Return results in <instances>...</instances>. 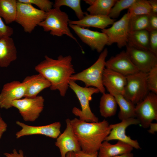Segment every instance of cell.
Returning <instances> with one entry per match:
<instances>
[{"label":"cell","instance_id":"obj_1","mask_svg":"<svg viewBox=\"0 0 157 157\" xmlns=\"http://www.w3.org/2000/svg\"><path fill=\"white\" fill-rule=\"evenodd\" d=\"M72 61V57L69 55H60L56 59L46 55L44 59L35 69L50 83L51 90H58L60 95L64 97L69 87L70 78L75 72Z\"/></svg>","mask_w":157,"mask_h":157},{"label":"cell","instance_id":"obj_2","mask_svg":"<svg viewBox=\"0 0 157 157\" xmlns=\"http://www.w3.org/2000/svg\"><path fill=\"white\" fill-rule=\"evenodd\" d=\"M70 123L81 150L90 154L98 152L112 129L111 125L105 119L89 122L75 118L70 120Z\"/></svg>","mask_w":157,"mask_h":157},{"label":"cell","instance_id":"obj_3","mask_svg":"<svg viewBox=\"0 0 157 157\" xmlns=\"http://www.w3.org/2000/svg\"><path fill=\"white\" fill-rule=\"evenodd\" d=\"M108 54L107 49L105 48L94 63L88 68L72 75L70 80L74 81H81L85 83V87L92 86L97 89L101 93H105V88L103 83L102 76Z\"/></svg>","mask_w":157,"mask_h":157},{"label":"cell","instance_id":"obj_4","mask_svg":"<svg viewBox=\"0 0 157 157\" xmlns=\"http://www.w3.org/2000/svg\"><path fill=\"white\" fill-rule=\"evenodd\" d=\"M69 20L67 14L61 10L60 8H53L46 12L45 19L38 26L44 31L50 32L53 36L61 37L65 35L74 40L80 45L70 31L69 27Z\"/></svg>","mask_w":157,"mask_h":157},{"label":"cell","instance_id":"obj_5","mask_svg":"<svg viewBox=\"0 0 157 157\" xmlns=\"http://www.w3.org/2000/svg\"><path fill=\"white\" fill-rule=\"evenodd\" d=\"M69 86L74 92L79 100L81 109L74 107L72 113L79 117L81 120L89 122H96L99 119L92 112L89 102L92 99V96L99 92L96 88L82 87L76 83L75 81L69 80Z\"/></svg>","mask_w":157,"mask_h":157},{"label":"cell","instance_id":"obj_6","mask_svg":"<svg viewBox=\"0 0 157 157\" xmlns=\"http://www.w3.org/2000/svg\"><path fill=\"white\" fill-rule=\"evenodd\" d=\"M17 1L15 21L22 26L25 32L30 33L45 19L46 12L36 8L31 4Z\"/></svg>","mask_w":157,"mask_h":157},{"label":"cell","instance_id":"obj_7","mask_svg":"<svg viewBox=\"0 0 157 157\" xmlns=\"http://www.w3.org/2000/svg\"><path fill=\"white\" fill-rule=\"evenodd\" d=\"M147 74L139 71L126 76V84L123 95L135 105L143 100L149 92L147 82Z\"/></svg>","mask_w":157,"mask_h":157},{"label":"cell","instance_id":"obj_8","mask_svg":"<svg viewBox=\"0 0 157 157\" xmlns=\"http://www.w3.org/2000/svg\"><path fill=\"white\" fill-rule=\"evenodd\" d=\"M135 118L141 126L149 127L154 120H157V94L149 92L142 101L136 104Z\"/></svg>","mask_w":157,"mask_h":157},{"label":"cell","instance_id":"obj_9","mask_svg":"<svg viewBox=\"0 0 157 157\" xmlns=\"http://www.w3.org/2000/svg\"><path fill=\"white\" fill-rule=\"evenodd\" d=\"M44 101L41 96L34 98L25 97L14 100L12 106L18 109L24 121L33 122L38 118L42 111Z\"/></svg>","mask_w":157,"mask_h":157},{"label":"cell","instance_id":"obj_10","mask_svg":"<svg viewBox=\"0 0 157 157\" xmlns=\"http://www.w3.org/2000/svg\"><path fill=\"white\" fill-rule=\"evenodd\" d=\"M130 16L127 12L119 20L115 22L110 28L101 30L108 38L107 45L117 44L120 49L126 45L129 33V22Z\"/></svg>","mask_w":157,"mask_h":157},{"label":"cell","instance_id":"obj_11","mask_svg":"<svg viewBox=\"0 0 157 157\" xmlns=\"http://www.w3.org/2000/svg\"><path fill=\"white\" fill-rule=\"evenodd\" d=\"M78 37L84 43L92 50L101 52L105 46L107 45L108 38L102 32L90 30L76 25L69 24Z\"/></svg>","mask_w":157,"mask_h":157},{"label":"cell","instance_id":"obj_12","mask_svg":"<svg viewBox=\"0 0 157 157\" xmlns=\"http://www.w3.org/2000/svg\"><path fill=\"white\" fill-rule=\"evenodd\" d=\"M126 51L139 71L148 73L157 65V56L149 50L138 49L127 44Z\"/></svg>","mask_w":157,"mask_h":157},{"label":"cell","instance_id":"obj_13","mask_svg":"<svg viewBox=\"0 0 157 157\" xmlns=\"http://www.w3.org/2000/svg\"><path fill=\"white\" fill-rule=\"evenodd\" d=\"M16 124L22 128L15 134L17 138L33 135H41L53 138H57L61 133V124L59 122L38 126L28 125L19 121L16 122Z\"/></svg>","mask_w":157,"mask_h":157},{"label":"cell","instance_id":"obj_14","mask_svg":"<svg viewBox=\"0 0 157 157\" xmlns=\"http://www.w3.org/2000/svg\"><path fill=\"white\" fill-rule=\"evenodd\" d=\"M25 90L22 82L14 81L5 84L0 93V108L7 109L12 107L14 100L24 97Z\"/></svg>","mask_w":157,"mask_h":157},{"label":"cell","instance_id":"obj_15","mask_svg":"<svg viewBox=\"0 0 157 157\" xmlns=\"http://www.w3.org/2000/svg\"><path fill=\"white\" fill-rule=\"evenodd\" d=\"M66 128L56 138L55 145L59 149L61 157H65L69 152H77L81 150L78 141L72 129L70 119L66 120Z\"/></svg>","mask_w":157,"mask_h":157},{"label":"cell","instance_id":"obj_16","mask_svg":"<svg viewBox=\"0 0 157 157\" xmlns=\"http://www.w3.org/2000/svg\"><path fill=\"white\" fill-rule=\"evenodd\" d=\"M139 124V122L136 118L132 117L122 120L119 123L111 124V130L105 141L118 140L131 145L133 148L140 149L138 141L131 139L126 134V129L128 127L131 125Z\"/></svg>","mask_w":157,"mask_h":157},{"label":"cell","instance_id":"obj_17","mask_svg":"<svg viewBox=\"0 0 157 157\" xmlns=\"http://www.w3.org/2000/svg\"><path fill=\"white\" fill-rule=\"evenodd\" d=\"M105 68L125 76L140 71L132 62L127 53L123 51L106 61Z\"/></svg>","mask_w":157,"mask_h":157},{"label":"cell","instance_id":"obj_18","mask_svg":"<svg viewBox=\"0 0 157 157\" xmlns=\"http://www.w3.org/2000/svg\"><path fill=\"white\" fill-rule=\"evenodd\" d=\"M22 82L26 88L25 97H35L43 90L51 86L49 81L39 73L26 76Z\"/></svg>","mask_w":157,"mask_h":157},{"label":"cell","instance_id":"obj_19","mask_svg":"<svg viewBox=\"0 0 157 157\" xmlns=\"http://www.w3.org/2000/svg\"><path fill=\"white\" fill-rule=\"evenodd\" d=\"M115 20L108 16L91 15L85 13V16L82 19L70 20L69 24L76 25L83 28L93 27L103 30L109 25H112Z\"/></svg>","mask_w":157,"mask_h":157},{"label":"cell","instance_id":"obj_20","mask_svg":"<svg viewBox=\"0 0 157 157\" xmlns=\"http://www.w3.org/2000/svg\"><path fill=\"white\" fill-rule=\"evenodd\" d=\"M104 86L109 93L114 97L119 107L120 111L118 114L119 119L122 121L130 118H135V105L111 86L107 85Z\"/></svg>","mask_w":157,"mask_h":157},{"label":"cell","instance_id":"obj_21","mask_svg":"<svg viewBox=\"0 0 157 157\" xmlns=\"http://www.w3.org/2000/svg\"><path fill=\"white\" fill-rule=\"evenodd\" d=\"M17 57V49L13 39L8 37L0 39V67H7Z\"/></svg>","mask_w":157,"mask_h":157},{"label":"cell","instance_id":"obj_22","mask_svg":"<svg viewBox=\"0 0 157 157\" xmlns=\"http://www.w3.org/2000/svg\"><path fill=\"white\" fill-rule=\"evenodd\" d=\"M133 148L131 145L118 140L115 144L104 141L102 143L98 152V157H111L131 153Z\"/></svg>","mask_w":157,"mask_h":157},{"label":"cell","instance_id":"obj_23","mask_svg":"<svg viewBox=\"0 0 157 157\" xmlns=\"http://www.w3.org/2000/svg\"><path fill=\"white\" fill-rule=\"evenodd\" d=\"M102 81L104 86L109 85L123 95L127 82L126 76L105 67L103 74Z\"/></svg>","mask_w":157,"mask_h":157},{"label":"cell","instance_id":"obj_24","mask_svg":"<svg viewBox=\"0 0 157 157\" xmlns=\"http://www.w3.org/2000/svg\"><path fill=\"white\" fill-rule=\"evenodd\" d=\"M86 3L90 5L87 10L89 14L108 16L110 10L117 0H86Z\"/></svg>","mask_w":157,"mask_h":157},{"label":"cell","instance_id":"obj_25","mask_svg":"<svg viewBox=\"0 0 157 157\" xmlns=\"http://www.w3.org/2000/svg\"><path fill=\"white\" fill-rule=\"evenodd\" d=\"M149 35L146 30L129 32L127 44L138 49L149 50Z\"/></svg>","mask_w":157,"mask_h":157},{"label":"cell","instance_id":"obj_26","mask_svg":"<svg viewBox=\"0 0 157 157\" xmlns=\"http://www.w3.org/2000/svg\"><path fill=\"white\" fill-rule=\"evenodd\" d=\"M117 104L114 97L109 93L102 94L99 103L101 115L105 118L114 115L116 112Z\"/></svg>","mask_w":157,"mask_h":157},{"label":"cell","instance_id":"obj_27","mask_svg":"<svg viewBox=\"0 0 157 157\" xmlns=\"http://www.w3.org/2000/svg\"><path fill=\"white\" fill-rule=\"evenodd\" d=\"M17 0H0V16L6 24L15 21L17 11Z\"/></svg>","mask_w":157,"mask_h":157},{"label":"cell","instance_id":"obj_28","mask_svg":"<svg viewBox=\"0 0 157 157\" xmlns=\"http://www.w3.org/2000/svg\"><path fill=\"white\" fill-rule=\"evenodd\" d=\"M130 17L137 15H149L151 13L150 6L147 0H135L128 9Z\"/></svg>","mask_w":157,"mask_h":157},{"label":"cell","instance_id":"obj_29","mask_svg":"<svg viewBox=\"0 0 157 157\" xmlns=\"http://www.w3.org/2000/svg\"><path fill=\"white\" fill-rule=\"evenodd\" d=\"M129 32L146 30L148 26V15H141L130 17L129 22Z\"/></svg>","mask_w":157,"mask_h":157},{"label":"cell","instance_id":"obj_30","mask_svg":"<svg viewBox=\"0 0 157 157\" xmlns=\"http://www.w3.org/2000/svg\"><path fill=\"white\" fill-rule=\"evenodd\" d=\"M80 0H56L53 4L54 8H60L62 6H68L75 12L78 20L82 19L85 13L82 10Z\"/></svg>","mask_w":157,"mask_h":157},{"label":"cell","instance_id":"obj_31","mask_svg":"<svg viewBox=\"0 0 157 157\" xmlns=\"http://www.w3.org/2000/svg\"><path fill=\"white\" fill-rule=\"evenodd\" d=\"M135 0H117L111 8L108 16L111 18L115 19L119 16L123 10L128 9Z\"/></svg>","mask_w":157,"mask_h":157},{"label":"cell","instance_id":"obj_32","mask_svg":"<svg viewBox=\"0 0 157 157\" xmlns=\"http://www.w3.org/2000/svg\"><path fill=\"white\" fill-rule=\"evenodd\" d=\"M147 82L149 91L157 94V65L147 73Z\"/></svg>","mask_w":157,"mask_h":157},{"label":"cell","instance_id":"obj_33","mask_svg":"<svg viewBox=\"0 0 157 157\" xmlns=\"http://www.w3.org/2000/svg\"><path fill=\"white\" fill-rule=\"evenodd\" d=\"M20 2L34 4L40 10L47 12L52 8L53 3L49 0H18Z\"/></svg>","mask_w":157,"mask_h":157},{"label":"cell","instance_id":"obj_34","mask_svg":"<svg viewBox=\"0 0 157 157\" xmlns=\"http://www.w3.org/2000/svg\"><path fill=\"white\" fill-rule=\"evenodd\" d=\"M149 50L157 56V30L149 32Z\"/></svg>","mask_w":157,"mask_h":157},{"label":"cell","instance_id":"obj_35","mask_svg":"<svg viewBox=\"0 0 157 157\" xmlns=\"http://www.w3.org/2000/svg\"><path fill=\"white\" fill-rule=\"evenodd\" d=\"M13 33V28L4 23L0 16V39L6 37H10Z\"/></svg>","mask_w":157,"mask_h":157},{"label":"cell","instance_id":"obj_36","mask_svg":"<svg viewBox=\"0 0 157 157\" xmlns=\"http://www.w3.org/2000/svg\"><path fill=\"white\" fill-rule=\"evenodd\" d=\"M148 26L147 30L149 32L157 30V14L151 13L148 15Z\"/></svg>","mask_w":157,"mask_h":157},{"label":"cell","instance_id":"obj_37","mask_svg":"<svg viewBox=\"0 0 157 157\" xmlns=\"http://www.w3.org/2000/svg\"><path fill=\"white\" fill-rule=\"evenodd\" d=\"M3 155L6 157H25L24 156L22 150H19L18 152L15 149L13 150L12 153L6 152L3 154Z\"/></svg>","mask_w":157,"mask_h":157},{"label":"cell","instance_id":"obj_38","mask_svg":"<svg viewBox=\"0 0 157 157\" xmlns=\"http://www.w3.org/2000/svg\"><path fill=\"white\" fill-rule=\"evenodd\" d=\"M7 127V124L3 119L0 113V139L2 138L3 133L6 131Z\"/></svg>","mask_w":157,"mask_h":157},{"label":"cell","instance_id":"obj_39","mask_svg":"<svg viewBox=\"0 0 157 157\" xmlns=\"http://www.w3.org/2000/svg\"><path fill=\"white\" fill-rule=\"evenodd\" d=\"M98 152L94 154H90L81 150L74 153L76 157H98Z\"/></svg>","mask_w":157,"mask_h":157},{"label":"cell","instance_id":"obj_40","mask_svg":"<svg viewBox=\"0 0 157 157\" xmlns=\"http://www.w3.org/2000/svg\"><path fill=\"white\" fill-rule=\"evenodd\" d=\"M148 1L151 7V13L157 14V0H149Z\"/></svg>","mask_w":157,"mask_h":157},{"label":"cell","instance_id":"obj_41","mask_svg":"<svg viewBox=\"0 0 157 157\" xmlns=\"http://www.w3.org/2000/svg\"><path fill=\"white\" fill-rule=\"evenodd\" d=\"M150 129L148 130L149 133L154 134L157 131V123H151L149 125Z\"/></svg>","mask_w":157,"mask_h":157},{"label":"cell","instance_id":"obj_42","mask_svg":"<svg viewBox=\"0 0 157 157\" xmlns=\"http://www.w3.org/2000/svg\"><path fill=\"white\" fill-rule=\"evenodd\" d=\"M133 154L131 152L122 155H117L111 157H133Z\"/></svg>","mask_w":157,"mask_h":157},{"label":"cell","instance_id":"obj_43","mask_svg":"<svg viewBox=\"0 0 157 157\" xmlns=\"http://www.w3.org/2000/svg\"><path fill=\"white\" fill-rule=\"evenodd\" d=\"M65 157H76L74 152L71 151L67 153Z\"/></svg>","mask_w":157,"mask_h":157}]
</instances>
